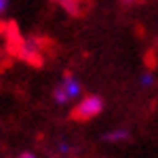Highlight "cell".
<instances>
[{
    "instance_id": "obj_5",
    "label": "cell",
    "mask_w": 158,
    "mask_h": 158,
    "mask_svg": "<svg viewBox=\"0 0 158 158\" xmlns=\"http://www.w3.org/2000/svg\"><path fill=\"white\" fill-rule=\"evenodd\" d=\"M57 6H61L65 13H70V15H80V0H53Z\"/></svg>"
},
{
    "instance_id": "obj_1",
    "label": "cell",
    "mask_w": 158,
    "mask_h": 158,
    "mask_svg": "<svg viewBox=\"0 0 158 158\" xmlns=\"http://www.w3.org/2000/svg\"><path fill=\"white\" fill-rule=\"evenodd\" d=\"M80 95H82V85L74 78L72 74H65L63 80H61V85L53 91V99L57 103H68L72 99H78Z\"/></svg>"
},
{
    "instance_id": "obj_3",
    "label": "cell",
    "mask_w": 158,
    "mask_h": 158,
    "mask_svg": "<svg viewBox=\"0 0 158 158\" xmlns=\"http://www.w3.org/2000/svg\"><path fill=\"white\" fill-rule=\"evenodd\" d=\"M19 53H21V57H25L27 61H38V44H36V40H23Z\"/></svg>"
},
{
    "instance_id": "obj_9",
    "label": "cell",
    "mask_w": 158,
    "mask_h": 158,
    "mask_svg": "<svg viewBox=\"0 0 158 158\" xmlns=\"http://www.w3.org/2000/svg\"><path fill=\"white\" fill-rule=\"evenodd\" d=\"M19 158H36V156H34L32 152H23V154H21V156H19Z\"/></svg>"
},
{
    "instance_id": "obj_2",
    "label": "cell",
    "mask_w": 158,
    "mask_h": 158,
    "mask_svg": "<svg viewBox=\"0 0 158 158\" xmlns=\"http://www.w3.org/2000/svg\"><path fill=\"white\" fill-rule=\"evenodd\" d=\"M103 112V99L99 95H86L76 108H74L72 116L76 120H91Z\"/></svg>"
},
{
    "instance_id": "obj_7",
    "label": "cell",
    "mask_w": 158,
    "mask_h": 158,
    "mask_svg": "<svg viewBox=\"0 0 158 158\" xmlns=\"http://www.w3.org/2000/svg\"><path fill=\"white\" fill-rule=\"evenodd\" d=\"M57 150L65 154V152H70V143H68V141H59V146H57Z\"/></svg>"
},
{
    "instance_id": "obj_4",
    "label": "cell",
    "mask_w": 158,
    "mask_h": 158,
    "mask_svg": "<svg viewBox=\"0 0 158 158\" xmlns=\"http://www.w3.org/2000/svg\"><path fill=\"white\" fill-rule=\"evenodd\" d=\"M127 139H129L127 129H114V131H108L103 135V141H108V143H120V141H127Z\"/></svg>"
},
{
    "instance_id": "obj_10",
    "label": "cell",
    "mask_w": 158,
    "mask_h": 158,
    "mask_svg": "<svg viewBox=\"0 0 158 158\" xmlns=\"http://www.w3.org/2000/svg\"><path fill=\"white\" fill-rule=\"evenodd\" d=\"M122 2H127V4H129V2H135V0H122Z\"/></svg>"
},
{
    "instance_id": "obj_6",
    "label": "cell",
    "mask_w": 158,
    "mask_h": 158,
    "mask_svg": "<svg viewBox=\"0 0 158 158\" xmlns=\"http://www.w3.org/2000/svg\"><path fill=\"white\" fill-rule=\"evenodd\" d=\"M139 82L143 86H150V85H154V74L152 72H146V74H141V78H139Z\"/></svg>"
},
{
    "instance_id": "obj_8",
    "label": "cell",
    "mask_w": 158,
    "mask_h": 158,
    "mask_svg": "<svg viewBox=\"0 0 158 158\" xmlns=\"http://www.w3.org/2000/svg\"><path fill=\"white\" fill-rule=\"evenodd\" d=\"M6 9H9V0H0V15L6 13Z\"/></svg>"
}]
</instances>
